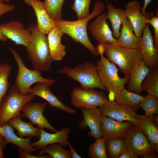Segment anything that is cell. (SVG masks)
I'll list each match as a JSON object with an SVG mask.
<instances>
[{"instance_id":"obj_29","label":"cell","mask_w":158,"mask_h":158,"mask_svg":"<svg viewBox=\"0 0 158 158\" xmlns=\"http://www.w3.org/2000/svg\"><path fill=\"white\" fill-rule=\"evenodd\" d=\"M108 158H118L123 153L127 150L125 139L117 138L105 141Z\"/></svg>"},{"instance_id":"obj_37","label":"cell","mask_w":158,"mask_h":158,"mask_svg":"<svg viewBox=\"0 0 158 158\" xmlns=\"http://www.w3.org/2000/svg\"><path fill=\"white\" fill-rule=\"evenodd\" d=\"M150 19L147 18L145 20L146 23L151 25L154 29V35L153 37L154 45L158 49V15L155 16H153V13Z\"/></svg>"},{"instance_id":"obj_46","label":"cell","mask_w":158,"mask_h":158,"mask_svg":"<svg viewBox=\"0 0 158 158\" xmlns=\"http://www.w3.org/2000/svg\"><path fill=\"white\" fill-rule=\"evenodd\" d=\"M155 151L145 157V158H158L157 154Z\"/></svg>"},{"instance_id":"obj_35","label":"cell","mask_w":158,"mask_h":158,"mask_svg":"<svg viewBox=\"0 0 158 158\" xmlns=\"http://www.w3.org/2000/svg\"><path fill=\"white\" fill-rule=\"evenodd\" d=\"M91 158H107L105 141L102 138L96 139L95 142L90 144L88 152Z\"/></svg>"},{"instance_id":"obj_50","label":"cell","mask_w":158,"mask_h":158,"mask_svg":"<svg viewBox=\"0 0 158 158\" xmlns=\"http://www.w3.org/2000/svg\"><path fill=\"white\" fill-rule=\"evenodd\" d=\"M4 2V0H0V2L3 3Z\"/></svg>"},{"instance_id":"obj_14","label":"cell","mask_w":158,"mask_h":158,"mask_svg":"<svg viewBox=\"0 0 158 158\" xmlns=\"http://www.w3.org/2000/svg\"><path fill=\"white\" fill-rule=\"evenodd\" d=\"M0 30L7 39L16 44L22 45L26 48L30 41L31 32L18 21H11L0 24Z\"/></svg>"},{"instance_id":"obj_44","label":"cell","mask_w":158,"mask_h":158,"mask_svg":"<svg viewBox=\"0 0 158 158\" xmlns=\"http://www.w3.org/2000/svg\"><path fill=\"white\" fill-rule=\"evenodd\" d=\"M152 0H144V4L142 8V13L144 15H145V11L147 7Z\"/></svg>"},{"instance_id":"obj_33","label":"cell","mask_w":158,"mask_h":158,"mask_svg":"<svg viewBox=\"0 0 158 158\" xmlns=\"http://www.w3.org/2000/svg\"><path fill=\"white\" fill-rule=\"evenodd\" d=\"M65 0H44L43 4L50 17L54 21L63 19L62 10Z\"/></svg>"},{"instance_id":"obj_28","label":"cell","mask_w":158,"mask_h":158,"mask_svg":"<svg viewBox=\"0 0 158 158\" xmlns=\"http://www.w3.org/2000/svg\"><path fill=\"white\" fill-rule=\"evenodd\" d=\"M144 98L141 95L129 91L124 88L116 94L115 101L119 104L129 107L136 111L140 108V104Z\"/></svg>"},{"instance_id":"obj_9","label":"cell","mask_w":158,"mask_h":158,"mask_svg":"<svg viewBox=\"0 0 158 158\" xmlns=\"http://www.w3.org/2000/svg\"><path fill=\"white\" fill-rule=\"evenodd\" d=\"M124 138L128 150L138 157L145 158L155 151L138 125H134L130 128Z\"/></svg>"},{"instance_id":"obj_21","label":"cell","mask_w":158,"mask_h":158,"mask_svg":"<svg viewBox=\"0 0 158 158\" xmlns=\"http://www.w3.org/2000/svg\"><path fill=\"white\" fill-rule=\"evenodd\" d=\"M25 3L33 8L37 17L38 30L41 32L47 34L55 25L54 21L49 16L43 2L40 0H24Z\"/></svg>"},{"instance_id":"obj_4","label":"cell","mask_w":158,"mask_h":158,"mask_svg":"<svg viewBox=\"0 0 158 158\" xmlns=\"http://www.w3.org/2000/svg\"><path fill=\"white\" fill-rule=\"evenodd\" d=\"M58 72L66 75L78 82L80 85V88L82 89L89 90L97 88L108 91L101 81L97 65L93 63L79 64L73 68L65 66Z\"/></svg>"},{"instance_id":"obj_26","label":"cell","mask_w":158,"mask_h":158,"mask_svg":"<svg viewBox=\"0 0 158 158\" xmlns=\"http://www.w3.org/2000/svg\"><path fill=\"white\" fill-rule=\"evenodd\" d=\"M150 69L142 61L136 70L130 76L126 88L129 91L141 95L142 83Z\"/></svg>"},{"instance_id":"obj_45","label":"cell","mask_w":158,"mask_h":158,"mask_svg":"<svg viewBox=\"0 0 158 158\" xmlns=\"http://www.w3.org/2000/svg\"><path fill=\"white\" fill-rule=\"evenodd\" d=\"M109 92L108 100L110 101H115V94L112 91H109Z\"/></svg>"},{"instance_id":"obj_23","label":"cell","mask_w":158,"mask_h":158,"mask_svg":"<svg viewBox=\"0 0 158 158\" xmlns=\"http://www.w3.org/2000/svg\"><path fill=\"white\" fill-rule=\"evenodd\" d=\"M138 125L147 137L154 150L158 152V127L150 117L136 114Z\"/></svg>"},{"instance_id":"obj_18","label":"cell","mask_w":158,"mask_h":158,"mask_svg":"<svg viewBox=\"0 0 158 158\" xmlns=\"http://www.w3.org/2000/svg\"><path fill=\"white\" fill-rule=\"evenodd\" d=\"M40 130L39 139L37 141L31 142L30 145L32 147L39 150L54 143L59 144L65 148L68 146L69 134L71 130L69 127H65L53 133H47L42 128H40Z\"/></svg>"},{"instance_id":"obj_30","label":"cell","mask_w":158,"mask_h":158,"mask_svg":"<svg viewBox=\"0 0 158 158\" xmlns=\"http://www.w3.org/2000/svg\"><path fill=\"white\" fill-rule=\"evenodd\" d=\"M143 81L142 91L158 98V67L150 69Z\"/></svg>"},{"instance_id":"obj_47","label":"cell","mask_w":158,"mask_h":158,"mask_svg":"<svg viewBox=\"0 0 158 158\" xmlns=\"http://www.w3.org/2000/svg\"><path fill=\"white\" fill-rule=\"evenodd\" d=\"M153 121L158 126V116L155 114L153 115L150 117Z\"/></svg>"},{"instance_id":"obj_27","label":"cell","mask_w":158,"mask_h":158,"mask_svg":"<svg viewBox=\"0 0 158 158\" xmlns=\"http://www.w3.org/2000/svg\"><path fill=\"white\" fill-rule=\"evenodd\" d=\"M20 115L13 117L8 122L17 130L18 136L20 138L31 136L39 138L41 133L40 128L38 127H34L30 122H25L22 121Z\"/></svg>"},{"instance_id":"obj_34","label":"cell","mask_w":158,"mask_h":158,"mask_svg":"<svg viewBox=\"0 0 158 158\" xmlns=\"http://www.w3.org/2000/svg\"><path fill=\"white\" fill-rule=\"evenodd\" d=\"M140 106L144 111L145 115L150 117L158 113V98L148 94L144 97Z\"/></svg>"},{"instance_id":"obj_42","label":"cell","mask_w":158,"mask_h":158,"mask_svg":"<svg viewBox=\"0 0 158 158\" xmlns=\"http://www.w3.org/2000/svg\"><path fill=\"white\" fill-rule=\"evenodd\" d=\"M68 145L70 148L71 158H82L75 151L73 146L68 142Z\"/></svg>"},{"instance_id":"obj_31","label":"cell","mask_w":158,"mask_h":158,"mask_svg":"<svg viewBox=\"0 0 158 158\" xmlns=\"http://www.w3.org/2000/svg\"><path fill=\"white\" fill-rule=\"evenodd\" d=\"M44 153L48 154L51 158H71L70 150H65L63 146L58 143L51 144L42 147L40 149L38 156Z\"/></svg>"},{"instance_id":"obj_38","label":"cell","mask_w":158,"mask_h":158,"mask_svg":"<svg viewBox=\"0 0 158 158\" xmlns=\"http://www.w3.org/2000/svg\"><path fill=\"white\" fill-rule=\"evenodd\" d=\"M18 157L20 158H51L49 155H43L40 156L32 155L31 154L24 152L20 148H18Z\"/></svg>"},{"instance_id":"obj_12","label":"cell","mask_w":158,"mask_h":158,"mask_svg":"<svg viewBox=\"0 0 158 158\" xmlns=\"http://www.w3.org/2000/svg\"><path fill=\"white\" fill-rule=\"evenodd\" d=\"M149 25L147 23L143 30L139 49L143 61L151 69L158 67V49L154 45Z\"/></svg>"},{"instance_id":"obj_24","label":"cell","mask_w":158,"mask_h":158,"mask_svg":"<svg viewBox=\"0 0 158 158\" xmlns=\"http://www.w3.org/2000/svg\"><path fill=\"white\" fill-rule=\"evenodd\" d=\"M141 37L135 34L132 25L127 18L123 22L119 36L117 39V44L125 48L139 49Z\"/></svg>"},{"instance_id":"obj_25","label":"cell","mask_w":158,"mask_h":158,"mask_svg":"<svg viewBox=\"0 0 158 158\" xmlns=\"http://www.w3.org/2000/svg\"><path fill=\"white\" fill-rule=\"evenodd\" d=\"M106 7L107 19L111 23L113 36L117 39L120 35L121 26L127 18L123 9L117 8L111 3L108 4Z\"/></svg>"},{"instance_id":"obj_20","label":"cell","mask_w":158,"mask_h":158,"mask_svg":"<svg viewBox=\"0 0 158 158\" xmlns=\"http://www.w3.org/2000/svg\"><path fill=\"white\" fill-rule=\"evenodd\" d=\"M63 33L55 25L47 34L50 56L51 61H61L66 55V47L61 42Z\"/></svg>"},{"instance_id":"obj_41","label":"cell","mask_w":158,"mask_h":158,"mask_svg":"<svg viewBox=\"0 0 158 158\" xmlns=\"http://www.w3.org/2000/svg\"><path fill=\"white\" fill-rule=\"evenodd\" d=\"M138 157L128 150L123 153L118 158H138Z\"/></svg>"},{"instance_id":"obj_8","label":"cell","mask_w":158,"mask_h":158,"mask_svg":"<svg viewBox=\"0 0 158 158\" xmlns=\"http://www.w3.org/2000/svg\"><path fill=\"white\" fill-rule=\"evenodd\" d=\"M71 103L72 106L80 108L91 109L104 105L107 97L102 91L93 89L85 90L75 87L70 93Z\"/></svg>"},{"instance_id":"obj_1","label":"cell","mask_w":158,"mask_h":158,"mask_svg":"<svg viewBox=\"0 0 158 158\" xmlns=\"http://www.w3.org/2000/svg\"><path fill=\"white\" fill-rule=\"evenodd\" d=\"M105 5L101 1H97L95 3L92 12L87 16L76 20L69 21L63 19L55 20L58 26L63 34L70 36L75 42H80L89 50L95 57L99 54L97 47L90 41L88 37L87 27L88 22L91 19L102 13Z\"/></svg>"},{"instance_id":"obj_19","label":"cell","mask_w":158,"mask_h":158,"mask_svg":"<svg viewBox=\"0 0 158 158\" xmlns=\"http://www.w3.org/2000/svg\"><path fill=\"white\" fill-rule=\"evenodd\" d=\"M49 86L43 83H37L31 87L28 93L39 97L46 100L50 106L67 112L75 114V111L67 107L51 92Z\"/></svg>"},{"instance_id":"obj_15","label":"cell","mask_w":158,"mask_h":158,"mask_svg":"<svg viewBox=\"0 0 158 158\" xmlns=\"http://www.w3.org/2000/svg\"><path fill=\"white\" fill-rule=\"evenodd\" d=\"M80 109L83 119L78 124L79 128L81 129H84L88 127L90 129L87 133L88 135L95 139L102 138L101 126L103 116L101 111L97 107L87 109L82 107Z\"/></svg>"},{"instance_id":"obj_49","label":"cell","mask_w":158,"mask_h":158,"mask_svg":"<svg viewBox=\"0 0 158 158\" xmlns=\"http://www.w3.org/2000/svg\"><path fill=\"white\" fill-rule=\"evenodd\" d=\"M4 1L7 3H9L10 1V0H4Z\"/></svg>"},{"instance_id":"obj_13","label":"cell","mask_w":158,"mask_h":158,"mask_svg":"<svg viewBox=\"0 0 158 158\" xmlns=\"http://www.w3.org/2000/svg\"><path fill=\"white\" fill-rule=\"evenodd\" d=\"M107 13H103L96 17L88 28L94 39L104 44H116L115 38L107 21Z\"/></svg>"},{"instance_id":"obj_5","label":"cell","mask_w":158,"mask_h":158,"mask_svg":"<svg viewBox=\"0 0 158 158\" xmlns=\"http://www.w3.org/2000/svg\"><path fill=\"white\" fill-rule=\"evenodd\" d=\"M18 66V73L15 79L14 85L22 95L28 93L32 85L37 83L46 84L50 86L56 82V80L43 78L41 71L34 68L30 70L24 64L18 53L15 49L9 48Z\"/></svg>"},{"instance_id":"obj_22","label":"cell","mask_w":158,"mask_h":158,"mask_svg":"<svg viewBox=\"0 0 158 158\" xmlns=\"http://www.w3.org/2000/svg\"><path fill=\"white\" fill-rule=\"evenodd\" d=\"M13 128L8 123H6L0 126V134L6 139L8 143L18 146L25 152L31 154L38 151V150L30 145L32 137L27 138L20 137L14 133Z\"/></svg>"},{"instance_id":"obj_6","label":"cell","mask_w":158,"mask_h":158,"mask_svg":"<svg viewBox=\"0 0 158 158\" xmlns=\"http://www.w3.org/2000/svg\"><path fill=\"white\" fill-rule=\"evenodd\" d=\"M35 97L30 93L22 95L14 85L12 86L8 94L3 97L0 107V126L8 123L13 117L21 115L23 106L26 103L31 102Z\"/></svg>"},{"instance_id":"obj_11","label":"cell","mask_w":158,"mask_h":158,"mask_svg":"<svg viewBox=\"0 0 158 158\" xmlns=\"http://www.w3.org/2000/svg\"><path fill=\"white\" fill-rule=\"evenodd\" d=\"M47 104V102L41 103L30 102L26 103L22 109L21 118H28L30 123L37 125L40 128H46L54 132H57L43 115V113Z\"/></svg>"},{"instance_id":"obj_48","label":"cell","mask_w":158,"mask_h":158,"mask_svg":"<svg viewBox=\"0 0 158 158\" xmlns=\"http://www.w3.org/2000/svg\"><path fill=\"white\" fill-rule=\"evenodd\" d=\"M7 40V38L3 34L0 30V41L5 42Z\"/></svg>"},{"instance_id":"obj_17","label":"cell","mask_w":158,"mask_h":158,"mask_svg":"<svg viewBox=\"0 0 158 158\" xmlns=\"http://www.w3.org/2000/svg\"><path fill=\"white\" fill-rule=\"evenodd\" d=\"M125 7L126 16L132 25L135 34L137 37H141L147 24L145 20L147 17L142 13L140 2L137 0H133L128 2Z\"/></svg>"},{"instance_id":"obj_10","label":"cell","mask_w":158,"mask_h":158,"mask_svg":"<svg viewBox=\"0 0 158 158\" xmlns=\"http://www.w3.org/2000/svg\"><path fill=\"white\" fill-rule=\"evenodd\" d=\"M103 116L119 121H128L138 125L136 111L126 106L120 104L115 101L107 100L103 105L98 107Z\"/></svg>"},{"instance_id":"obj_16","label":"cell","mask_w":158,"mask_h":158,"mask_svg":"<svg viewBox=\"0 0 158 158\" xmlns=\"http://www.w3.org/2000/svg\"><path fill=\"white\" fill-rule=\"evenodd\" d=\"M134 125L130 121H119L103 116L101 126L102 138L105 141L117 138H124L128 130Z\"/></svg>"},{"instance_id":"obj_2","label":"cell","mask_w":158,"mask_h":158,"mask_svg":"<svg viewBox=\"0 0 158 158\" xmlns=\"http://www.w3.org/2000/svg\"><path fill=\"white\" fill-rule=\"evenodd\" d=\"M28 29L31 33V38L26 49L32 66L41 72L51 71L52 61L50 57L47 36L38 30L35 24H29Z\"/></svg>"},{"instance_id":"obj_40","label":"cell","mask_w":158,"mask_h":158,"mask_svg":"<svg viewBox=\"0 0 158 158\" xmlns=\"http://www.w3.org/2000/svg\"><path fill=\"white\" fill-rule=\"evenodd\" d=\"M8 143L6 139L0 134V158H4V150Z\"/></svg>"},{"instance_id":"obj_32","label":"cell","mask_w":158,"mask_h":158,"mask_svg":"<svg viewBox=\"0 0 158 158\" xmlns=\"http://www.w3.org/2000/svg\"><path fill=\"white\" fill-rule=\"evenodd\" d=\"M12 69V66L7 63L0 64V107L9 88L8 77Z\"/></svg>"},{"instance_id":"obj_3","label":"cell","mask_w":158,"mask_h":158,"mask_svg":"<svg viewBox=\"0 0 158 158\" xmlns=\"http://www.w3.org/2000/svg\"><path fill=\"white\" fill-rule=\"evenodd\" d=\"M104 53L108 59L118 67L124 76L130 78L143 61L139 49H132L121 47L116 44H104Z\"/></svg>"},{"instance_id":"obj_43","label":"cell","mask_w":158,"mask_h":158,"mask_svg":"<svg viewBox=\"0 0 158 158\" xmlns=\"http://www.w3.org/2000/svg\"><path fill=\"white\" fill-rule=\"evenodd\" d=\"M97 51L99 55H103L104 53L105 47L104 45L101 43H99L97 47Z\"/></svg>"},{"instance_id":"obj_36","label":"cell","mask_w":158,"mask_h":158,"mask_svg":"<svg viewBox=\"0 0 158 158\" xmlns=\"http://www.w3.org/2000/svg\"><path fill=\"white\" fill-rule=\"evenodd\" d=\"M91 0H74L71 9L76 13L78 19L85 17L90 14L89 7Z\"/></svg>"},{"instance_id":"obj_7","label":"cell","mask_w":158,"mask_h":158,"mask_svg":"<svg viewBox=\"0 0 158 158\" xmlns=\"http://www.w3.org/2000/svg\"><path fill=\"white\" fill-rule=\"evenodd\" d=\"M97 63V72L101 81L108 91L114 92L115 94L122 90L127 84L129 77L124 76L121 78L119 71L114 63L110 61L103 54Z\"/></svg>"},{"instance_id":"obj_39","label":"cell","mask_w":158,"mask_h":158,"mask_svg":"<svg viewBox=\"0 0 158 158\" xmlns=\"http://www.w3.org/2000/svg\"><path fill=\"white\" fill-rule=\"evenodd\" d=\"M15 8L14 5H8L0 2V16L13 11Z\"/></svg>"}]
</instances>
